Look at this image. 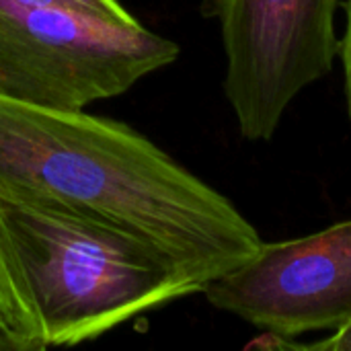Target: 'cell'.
I'll return each instance as SVG.
<instances>
[{
    "instance_id": "52a82bcc",
    "label": "cell",
    "mask_w": 351,
    "mask_h": 351,
    "mask_svg": "<svg viewBox=\"0 0 351 351\" xmlns=\"http://www.w3.org/2000/svg\"><path fill=\"white\" fill-rule=\"evenodd\" d=\"M35 8H66L113 21H128L134 16L119 0H0V14Z\"/></svg>"
},
{
    "instance_id": "7a4b0ae2",
    "label": "cell",
    "mask_w": 351,
    "mask_h": 351,
    "mask_svg": "<svg viewBox=\"0 0 351 351\" xmlns=\"http://www.w3.org/2000/svg\"><path fill=\"white\" fill-rule=\"evenodd\" d=\"M0 253L47 348L84 343L204 290L144 239L51 206L0 199Z\"/></svg>"
},
{
    "instance_id": "5b68a950",
    "label": "cell",
    "mask_w": 351,
    "mask_h": 351,
    "mask_svg": "<svg viewBox=\"0 0 351 351\" xmlns=\"http://www.w3.org/2000/svg\"><path fill=\"white\" fill-rule=\"evenodd\" d=\"M204 294L278 339L343 327L351 321V220L263 243L247 263L208 282Z\"/></svg>"
},
{
    "instance_id": "9c48e42d",
    "label": "cell",
    "mask_w": 351,
    "mask_h": 351,
    "mask_svg": "<svg viewBox=\"0 0 351 351\" xmlns=\"http://www.w3.org/2000/svg\"><path fill=\"white\" fill-rule=\"evenodd\" d=\"M311 348L315 350H327V351H351V321L346 323L343 327L331 331V335L323 341L313 343Z\"/></svg>"
},
{
    "instance_id": "3957f363",
    "label": "cell",
    "mask_w": 351,
    "mask_h": 351,
    "mask_svg": "<svg viewBox=\"0 0 351 351\" xmlns=\"http://www.w3.org/2000/svg\"><path fill=\"white\" fill-rule=\"evenodd\" d=\"M179 45L136 16L103 19L66 8L0 14V95L80 111L128 93L173 64Z\"/></svg>"
},
{
    "instance_id": "6da1fadb",
    "label": "cell",
    "mask_w": 351,
    "mask_h": 351,
    "mask_svg": "<svg viewBox=\"0 0 351 351\" xmlns=\"http://www.w3.org/2000/svg\"><path fill=\"white\" fill-rule=\"evenodd\" d=\"M0 199L111 222L162 251L204 288L263 245L230 199L134 128L4 95Z\"/></svg>"
},
{
    "instance_id": "277c9868",
    "label": "cell",
    "mask_w": 351,
    "mask_h": 351,
    "mask_svg": "<svg viewBox=\"0 0 351 351\" xmlns=\"http://www.w3.org/2000/svg\"><path fill=\"white\" fill-rule=\"evenodd\" d=\"M226 53L224 93L243 138L267 142L292 101L339 53V0H210Z\"/></svg>"
},
{
    "instance_id": "8992f818",
    "label": "cell",
    "mask_w": 351,
    "mask_h": 351,
    "mask_svg": "<svg viewBox=\"0 0 351 351\" xmlns=\"http://www.w3.org/2000/svg\"><path fill=\"white\" fill-rule=\"evenodd\" d=\"M43 331L0 253V350H45Z\"/></svg>"
},
{
    "instance_id": "ba28073f",
    "label": "cell",
    "mask_w": 351,
    "mask_h": 351,
    "mask_svg": "<svg viewBox=\"0 0 351 351\" xmlns=\"http://www.w3.org/2000/svg\"><path fill=\"white\" fill-rule=\"evenodd\" d=\"M346 33L339 41V56L343 62V74H346V99H348V115L351 119V0L346 4Z\"/></svg>"
}]
</instances>
